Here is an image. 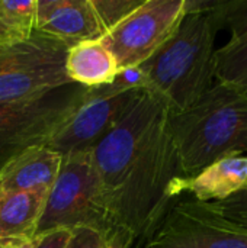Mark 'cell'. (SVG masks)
I'll list each match as a JSON object with an SVG mask.
<instances>
[{
  "instance_id": "19",
  "label": "cell",
  "mask_w": 247,
  "mask_h": 248,
  "mask_svg": "<svg viewBox=\"0 0 247 248\" xmlns=\"http://www.w3.org/2000/svg\"><path fill=\"white\" fill-rule=\"evenodd\" d=\"M115 90L128 92V90H147V77L143 71L141 65L134 67H125L121 68L114 78V81L109 84Z\"/></svg>"
},
{
  "instance_id": "7",
  "label": "cell",
  "mask_w": 247,
  "mask_h": 248,
  "mask_svg": "<svg viewBox=\"0 0 247 248\" xmlns=\"http://www.w3.org/2000/svg\"><path fill=\"white\" fill-rule=\"evenodd\" d=\"M144 248H247V231L211 203L188 199L169 208Z\"/></svg>"
},
{
  "instance_id": "12",
  "label": "cell",
  "mask_w": 247,
  "mask_h": 248,
  "mask_svg": "<svg viewBox=\"0 0 247 248\" xmlns=\"http://www.w3.org/2000/svg\"><path fill=\"white\" fill-rule=\"evenodd\" d=\"M63 157L47 145L29 147L0 169V193L48 192L57 179Z\"/></svg>"
},
{
  "instance_id": "3",
  "label": "cell",
  "mask_w": 247,
  "mask_h": 248,
  "mask_svg": "<svg viewBox=\"0 0 247 248\" xmlns=\"http://www.w3.org/2000/svg\"><path fill=\"white\" fill-rule=\"evenodd\" d=\"M169 129L182 177L231 154H247V93L223 83L191 108L169 112Z\"/></svg>"
},
{
  "instance_id": "13",
  "label": "cell",
  "mask_w": 247,
  "mask_h": 248,
  "mask_svg": "<svg viewBox=\"0 0 247 248\" xmlns=\"http://www.w3.org/2000/svg\"><path fill=\"white\" fill-rule=\"evenodd\" d=\"M220 12L231 36L215 51V81L247 93V1H221Z\"/></svg>"
},
{
  "instance_id": "10",
  "label": "cell",
  "mask_w": 247,
  "mask_h": 248,
  "mask_svg": "<svg viewBox=\"0 0 247 248\" xmlns=\"http://www.w3.org/2000/svg\"><path fill=\"white\" fill-rule=\"evenodd\" d=\"M35 31L68 48L105 35L90 0H36Z\"/></svg>"
},
{
  "instance_id": "20",
  "label": "cell",
  "mask_w": 247,
  "mask_h": 248,
  "mask_svg": "<svg viewBox=\"0 0 247 248\" xmlns=\"http://www.w3.org/2000/svg\"><path fill=\"white\" fill-rule=\"evenodd\" d=\"M64 248H105V235L95 228L77 227L70 230V238Z\"/></svg>"
},
{
  "instance_id": "11",
  "label": "cell",
  "mask_w": 247,
  "mask_h": 248,
  "mask_svg": "<svg viewBox=\"0 0 247 248\" xmlns=\"http://www.w3.org/2000/svg\"><path fill=\"white\" fill-rule=\"evenodd\" d=\"M247 190V154L226 155L191 177H182L179 195L188 192L204 203L224 202Z\"/></svg>"
},
{
  "instance_id": "15",
  "label": "cell",
  "mask_w": 247,
  "mask_h": 248,
  "mask_svg": "<svg viewBox=\"0 0 247 248\" xmlns=\"http://www.w3.org/2000/svg\"><path fill=\"white\" fill-rule=\"evenodd\" d=\"M48 192L0 193V238L35 240Z\"/></svg>"
},
{
  "instance_id": "23",
  "label": "cell",
  "mask_w": 247,
  "mask_h": 248,
  "mask_svg": "<svg viewBox=\"0 0 247 248\" xmlns=\"http://www.w3.org/2000/svg\"><path fill=\"white\" fill-rule=\"evenodd\" d=\"M35 240L22 238H0V248H33Z\"/></svg>"
},
{
  "instance_id": "16",
  "label": "cell",
  "mask_w": 247,
  "mask_h": 248,
  "mask_svg": "<svg viewBox=\"0 0 247 248\" xmlns=\"http://www.w3.org/2000/svg\"><path fill=\"white\" fill-rule=\"evenodd\" d=\"M36 0H0V45L25 41L35 31Z\"/></svg>"
},
{
  "instance_id": "14",
  "label": "cell",
  "mask_w": 247,
  "mask_h": 248,
  "mask_svg": "<svg viewBox=\"0 0 247 248\" xmlns=\"http://www.w3.org/2000/svg\"><path fill=\"white\" fill-rule=\"evenodd\" d=\"M118 71L116 60L100 41L83 42L67 51L66 73L73 84L87 89L108 86Z\"/></svg>"
},
{
  "instance_id": "9",
  "label": "cell",
  "mask_w": 247,
  "mask_h": 248,
  "mask_svg": "<svg viewBox=\"0 0 247 248\" xmlns=\"http://www.w3.org/2000/svg\"><path fill=\"white\" fill-rule=\"evenodd\" d=\"M121 92L108 86L87 89L86 96L47 144L61 157L90 151L118 122L137 93Z\"/></svg>"
},
{
  "instance_id": "22",
  "label": "cell",
  "mask_w": 247,
  "mask_h": 248,
  "mask_svg": "<svg viewBox=\"0 0 247 248\" xmlns=\"http://www.w3.org/2000/svg\"><path fill=\"white\" fill-rule=\"evenodd\" d=\"M103 235H105V248H131L132 243L135 241L134 235L128 230L116 225L108 230Z\"/></svg>"
},
{
  "instance_id": "1",
  "label": "cell",
  "mask_w": 247,
  "mask_h": 248,
  "mask_svg": "<svg viewBox=\"0 0 247 248\" xmlns=\"http://www.w3.org/2000/svg\"><path fill=\"white\" fill-rule=\"evenodd\" d=\"M169 112L165 100L141 90L92 148L111 222L135 240L147 238L179 196L182 173Z\"/></svg>"
},
{
  "instance_id": "17",
  "label": "cell",
  "mask_w": 247,
  "mask_h": 248,
  "mask_svg": "<svg viewBox=\"0 0 247 248\" xmlns=\"http://www.w3.org/2000/svg\"><path fill=\"white\" fill-rule=\"evenodd\" d=\"M92 6L98 15V19L108 33L125 17H128L134 10H137L144 0H90Z\"/></svg>"
},
{
  "instance_id": "18",
  "label": "cell",
  "mask_w": 247,
  "mask_h": 248,
  "mask_svg": "<svg viewBox=\"0 0 247 248\" xmlns=\"http://www.w3.org/2000/svg\"><path fill=\"white\" fill-rule=\"evenodd\" d=\"M211 206L217 209L226 219L247 231V190L224 202L211 203Z\"/></svg>"
},
{
  "instance_id": "2",
  "label": "cell",
  "mask_w": 247,
  "mask_h": 248,
  "mask_svg": "<svg viewBox=\"0 0 247 248\" xmlns=\"http://www.w3.org/2000/svg\"><path fill=\"white\" fill-rule=\"evenodd\" d=\"M217 0H185V16L175 33L141 65L147 90L172 112L197 103L215 81V38L224 19Z\"/></svg>"
},
{
  "instance_id": "4",
  "label": "cell",
  "mask_w": 247,
  "mask_h": 248,
  "mask_svg": "<svg viewBox=\"0 0 247 248\" xmlns=\"http://www.w3.org/2000/svg\"><path fill=\"white\" fill-rule=\"evenodd\" d=\"M77 227L95 228L103 234L114 227L92 150L63 157L57 179L48 190L36 235Z\"/></svg>"
},
{
  "instance_id": "24",
  "label": "cell",
  "mask_w": 247,
  "mask_h": 248,
  "mask_svg": "<svg viewBox=\"0 0 247 248\" xmlns=\"http://www.w3.org/2000/svg\"><path fill=\"white\" fill-rule=\"evenodd\" d=\"M6 46H7V45L0 46V70H1V67H3V64H4V58H6Z\"/></svg>"
},
{
  "instance_id": "8",
  "label": "cell",
  "mask_w": 247,
  "mask_h": 248,
  "mask_svg": "<svg viewBox=\"0 0 247 248\" xmlns=\"http://www.w3.org/2000/svg\"><path fill=\"white\" fill-rule=\"evenodd\" d=\"M185 16V0H144L128 17L99 41L121 68L147 61L178 29Z\"/></svg>"
},
{
  "instance_id": "5",
  "label": "cell",
  "mask_w": 247,
  "mask_h": 248,
  "mask_svg": "<svg viewBox=\"0 0 247 248\" xmlns=\"http://www.w3.org/2000/svg\"><path fill=\"white\" fill-rule=\"evenodd\" d=\"M87 87L68 84L44 96L0 102V169L20 151L47 145L77 109Z\"/></svg>"
},
{
  "instance_id": "21",
  "label": "cell",
  "mask_w": 247,
  "mask_h": 248,
  "mask_svg": "<svg viewBox=\"0 0 247 248\" xmlns=\"http://www.w3.org/2000/svg\"><path fill=\"white\" fill-rule=\"evenodd\" d=\"M70 238V230H54L35 237L33 248H64Z\"/></svg>"
},
{
  "instance_id": "6",
  "label": "cell",
  "mask_w": 247,
  "mask_h": 248,
  "mask_svg": "<svg viewBox=\"0 0 247 248\" xmlns=\"http://www.w3.org/2000/svg\"><path fill=\"white\" fill-rule=\"evenodd\" d=\"M67 51L63 42L36 31L7 45L0 70V102L28 100L73 84L66 73Z\"/></svg>"
},
{
  "instance_id": "25",
  "label": "cell",
  "mask_w": 247,
  "mask_h": 248,
  "mask_svg": "<svg viewBox=\"0 0 247 248\" xmlns=\"http://www.w3.org/2000/svg\"><path fill=\"white\" fill-rule=\"evenodd\" d=\"M0 46H3V45H0Z\"/></svg>"
}]
</instances>
